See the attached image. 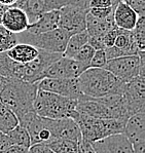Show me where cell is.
Returning a JSON list of instances; mask_svg holds the SVG:
<instances>
[{
  "label": "cell",
  "instance_id": "cell-38",
  "mask_svg": "<svg viewBox=\"0 0 145 153\" xmlns=\"http://www.w3.org/2000/svg\"><path fill=\"white\" fill-rule=\"evenodd\" d=\"M29 148H25L23 146L19 145H10L8 148H6L2 153H28Z\"/></svg>",
  "mask_w": 145,
  "mask_h": 153
},
{
  "label": "cell",
  "instance_id": "cell-1",
  "mask_svg": "<svg viewBox=\"0 0 145 153\" xmlns=\"http://www.w3.org/2000/svg\"><path fill=\"white\" fill-rule=\"evenodd\" d=\"M80 93L91 98L121 96L126 83L105 68H88L77 77Z\"/></svg>",
  "mask_w": 145,
  "mask_h": 153
},
{
  "label": "cell",
  "instance_id": "cell-7",
  "mask_svg": "<svg viewBox=\"0 0 145 153\" xmlns=\"http://www.w3.org/2000/svg\"><path fill=\"white\" fill-rule=\"evenodd\" d=\"M144 51H139L138 55L123 56L108 60L104 68L120 80L127 83L139 75L144 76Z\"/></svg>",
  "mask_w": 145,
  "mask_h": 153
},
{
  "label": "cell",
  "instance_id": "cell-41",
  "mask_svg": "<svg viewBox=\"0 0 145 153\" xmlns=\"http://www.w3.org/2000/svg\"><path fill=\"white\" fill-rule=\"evenodd\" d=\"M5 79H6V78H4L3 76H0V89H1L2 85H3L4 81H5Z\"/></svg>",
  "mask_w": 145,
  "mask_h": 153
},
{
  "label": "cell",
  "instance_id": "cell-20",
  "mask_svg": "<svg viewBox=\"0 0 145 153\" xmlns=\"http://www.w3.org/2000/svg\"><path fill=\"white\" fill-rule=\"evenodd\" d=\"M59 28V9L50 10L42 13L35 22L28 26L26 32L37 35Z\"/></svg>",
  "mask_w": 145,
  "mask_h": 153
},
{
  "label": "cell",
  "instance_id": "cell-10",
  "mask_svg": "<svg viewBox=\"0 0 145 153\" xmlns=\"http://www.w3.org/2000/svg\"><path fill=\"white\" fill-rule=\"evenodd\" d=\"M128 114L145 113V77L137 76L126 83L123 95Z\"/></svg>",
  "mask_w": 145,
  "mask_h": 153
},
{
  "label": "cell",
  "instance_id": "cell-16",
  "mask_svg": "<svg viewBox=\"0 0 145 153\" xmlns=\"http://www.w3.org/2000/svg\"><path fill=\"white\" fill-rule=\"evenodd\" d=\"M51 131L53 135V141L57 139H67L78 142L81 139V133L78 124L72 118H51Z\"/></svg>",
  "mask_w": 145,
  "mask_h": 153
},
{
  "label": "cell",
  "instance_id": "cell-3",
  "mask_svg": "<svg viewBox=\"0 0 145 153\" xmlns=\"http://www.w3.org/2000/svg\"><path fill=\"white\" fill-rule=\"evenodd\" d=\"M76 111L95 118H112L127 121L130 117L123 96L91 98L83 95L77 99Z\"/></svg>",
  "mask_w": 145,
  "mask_h": 153
},
{
  "label": "cell",
  "instance_id": "cell-25",
  "mask_svg": "<svg viewBox=\"0 0 145 153\" xmlns=\"http://www.w3.org/2000/svg\"><path fill=\"white\" fill-rule=\"evenodd\" d=\"M19 124V119L11 110L0 102V131L7 134Z\"/></svg>",
  "mask_w": 145,
  "mask_h": 153
},
{
  "label": "cell",
  "instance_id": "cell-11",
  "mask_svg": "<svg viewBox=\"0 0 145 153\" xmlns=\"http://www.w3.org/2000/svg\"><path fill=\"white\" fill-rule=\"evenodd\" d=\"M88 9L85 6L69 4L59 9V27L70 35L83 32L86 27V13Z\"/></svg>",
  "mask_w": 145,
  "mask_h": 153
},
{
  "label": "cell",
  "instance_id": "cell-21",
  "mask_svg": "<svg viewBox=\"0 0 145 153\" xmlns=\"http://www.w3.org/2000/svg\"><path fill=\"white\" fill-rule=\"evenodd\" d=\"M5 53L15 62L21 63V64H27L37 58L39 53V48H35L29 43L18 42L16 45L10 48Z\"/></svg>",
  "mask_w": 145,
  "mask_h": 153
},
{
  "label": "cell",
  "instance_id": "cell-35",
  "mask_svg": "<svg viewBox=\"0 0 145 153\" xmlns=\"http://www.w3.org/2000/svg\"><path fill=\"white\" fill-rule=\"evenodd\" d=\"M77 153H96L92 143L81 138L77 142Z\"/></svg>",
  "mask_w": 145,
  "mask_h": 153
},
{
  "label": "cell",
  "instance_id": "cell-31",
  "mask_svg": "<svg viewBox=\"0 0 145 153\" xmlns=\"http://www.w3.org/2000/svg\"><path fill=\"white\" fill-rule=\"evenodd\" d=\"M107 63L106 53L104 49H98L95 51V53L93 56L90 63V68H104Z\"/></svg>",
  "mask_w": 145,
  "mask_h": 153
},
{
  "label": "cell",
  "instance_id": "cell-33",
  "mask_svg": "<svg viewBox=\"0 0 145 153\" xmlns=\"http://www.w3.org/2000/svg\"><path fill=\"white\" fill-rule=\"evenodd\" d=\"M114 6L112 7H96V8H88V13L98 19H105L107 16L113 13Z\"/></svg>",
  "mask_w": 145,
  "mask_h": 153
},
{
  "label": "cell",
  "instance_id": "cell-23",
  "mask_svg": "<svg viewBox=\"0 0 145 153\" xmlns=\"http://www.w3.org/2000/svg\"><path fill=\"white\" fill-rule=\"evenodd\" d=\"M113 46L120 49L123 56H132L139 53L137 43L134 39L132 31L130 30H123L118 28Z\"/></svg>",
  "mask_w": 145,
  "mask_h": 153
},
{
  "label": "cell",
  "instance_id": "cell-9",
  "mask_svg": "<svg viewBox=\"0 0 145 153\" xmlns=\"http://www.w3.org/2000/svg\"><path fill=\"white\" fill-rule=\"evenodd\" d=\"M86 0H18L13 6L22 8L27 13L30 24L35 22L42 13L50 10L60 9L69 4H75L86 7Z\"/></svg>",
  "mask_w": 145,
  "mask_h": 153
},
{
  "label": "cell",
  "instance_id": "cell-29",
  "mask_svg": "<svg viewBox=\"0 0 145 153\" xmlns=\"http://www.w3.org/2000/svg\"><path fill=\"white\" fill-rule=\"evenodd\" d=\"M133 36L137 43L139 51H144L145 48V19L144 16H139L135 28L132 30Z\"/></svg>",
  "mask_w": 145,
  "mask_h": 153
},
{
  "label": "cell",
  "instance_id": "cell-12",
  "mask_svg": "<svg viewBox=\"0 0 145 153\" xmlns=\"http://www.w3.org/2000/svg\"><path fill=\"white\" fill-rule=\"evenodd\" d=\"M88 69L78 61L71 58L61 56L56 62L48 66L41 74L43 78H77L83 71ZM40 79V80H41Z\"/></svg>",
  "mask_w": 145,
  "mask_h": 153
},
{
  "label": "cell",
  "instance_id": "cell-17",
  "mask_svg": "<svg viewBox=\"0 0 145 153\" xmlns=\"http://www.w3.org/2000/svg\"><path fill=\"white\" fill-rule=\"evenodd\" d=\"M123 134L127 136L132 145L145 143V114H133L128 118L125 124Z\"/></svg>",
  "mask_w": 145,
  "mask_h": 153
},
{
  "label": "cell",
  "instance_id": "cell-2",
  "mask_svg": "<svg viewBox=\"0 0 145 153\" xmlns=\"http://www.w3.org/2000/svg\"><path fill=\"white\" fill-rule=\"evenodd\" d=\"M38 91L37 82L5 79L0 89V102L11 110L20 120L33 111V102Z\"/></svg>",
  "mask_w": 145,
  "mask_h": 153
},
{
  "label": "cell",
  "instance_id": "cell-14",
  "mask_svg": "<svg viewBox=\"0 0 145 153\" xmlns=\"http://www.w3.org/2000/svg\"><path fill=\"white\" fill-rule=\"evenodd\" d=\"M92 145L96 153H134L132 143L123 133L105 137Z\"/></svg>",
  "mask_w": 145,
  "mask_h": 153
},
{
  "label": "cell",
  "instance_id": "cell-28",
  "mask_svg": "<svg viewBox=\"0 0 145 153\" xmlns=\"http://www.w3.org/2000/svg\"><path fill=\"white\" fill-rule=\"evenodd\" d=\"M19 42L18 34L8 31L6 28L0 24V53L8 51L10 48Z\"/></svg>",
  "mask_w": 145,
  "mask_h": 153
},
{
  "label": "cell",
  "instance_id": "cell-24",
  "mask_svg": "<svg viewBox=\"0 0 145 153\" xmlns=\"http://www.w3.org/2000/svg\"><path fill=\"white\" fill-rule=\"evenodd\" d=\"M88 34L86 30L83 32L72 34L71 36L69 37L68 41H67L66 48H65L64 53H62V56H66V58L72 59L73 56L75 55L79 49L88 43Z\"/></svg>",
  "mask_w": 145,
  "mask_h": 153
},
{
  "label": "cell",
  "instance_id": "cell-6",
  "mask_svg": "<svg viewBox=\"0 0 145 153\" xmlns=\"http://www.w3.org/2000/svg\"><path fill=\"white\" fill-rule=\"evenodd\" d=\"M71 35L62 28H57L51 31L33 35L28 32H22L18 34L19 42L29 43L35 48L50 51V53H63L66 48V44Z\"/></svg>",
  "mask_w": 145,
  "mask_h": 153
},
{
  "label": "cell",
  "instance_id": "cell-15",
  "mask_svg": "<svg viewBox=\"0 0 145 153\" xmlns=\"http://www.w3.org/2000/svg\"><path fill=\"white\" fill-rule=\"evenodd\" d=\"M30 22L27 13L18 6H7L2 15L1 25L8 31L19 34L27 30Z\"/></svg>",
  "mask_w": 145,
  "mask_h": 153
},
{
  "label": "cell",
  "instance_id": "cell-13",
  "mask_svg": "<svg viewBox=\"0 0 145 153\" xmlns=\"http://www.w3.org/2000/svg\"><path fill=\"white\" fill-rule=\"evenodd\" d=\"M37 88L75 100L83 96L77 78H43L37 82Z\"/></svg>",
  "mask_w": 145,
  "mask_h": 153
},
{
  "label": "cell",
  "instance_id": "cell-5",
  "mask_svg": "<svg viewBox=\"0 0 145 153\" xmlns=\"http://www.w3.org/2000/svg\"><path fill=\"white\" fill-rule=\"evenodd\" d=\"M79 126L81 138L93 143L115 134L123 133L126 121L112 118H95L78 113L74 119Z\"/></svg>",
  "mask_w": 145,
  "mask_h": 153
},
{
  "label": "cell",
  "instance_id": "cell-34",
  "mask_svg": "<svg viewBox=\"0 0 145 153\" xmlns=\"http://www.w3.org/2000/svg\"><path fill=\"white\" fill-rule=\"evenodd\" d=\"M117 30H118L117 27L112 28V29H110L109 31H107L104 34V37H103V39H104L105 48L113 46L114 41H115V38H116V35H117Z\"/></svg>",
  "mask_w": 145,
  "mask_h": 153
},
{
  "label": "cell",
  "instance_id": "cell-39",
  "mask_svg": "<svg viewBox=\"0 0 145 153\" xmlns=\"http://www.w3.org/2000/svg\"><path fill=\"white\" fill-rule=\"evenodd\" d=\"M17 1L18 0H0V4L5 6V7H7V6L15 5V4L17 3Z\"/></svg>",
  "mask_w": 145,
  "mask_h": 153
},
{
  "label": "cell",
  "instance_id": "cell-30",
  "mask_svg": "<svg viewBox=\"0 0 145 153\" xmlns=\"http://www.w3.org/2000/svg\"><path fill=\"white\" fill-rule=\"evenodd\" d=\"M94 53H95L94 48H92L90 44L86 43V45H83V48L77 51L72 59L78 61L79 63H81V64L86 66L88 68H90V63H91V60H92L93 56H94Z\"/></svg>",
  "mask_w": 145,
  "mask_h": 153
},
{
  "label": "cell",
  "instance_id": "cell-4",
  "mask_svg": "<svg viewBox=\"0 0 145 153\" xmlns=\"http://www.w3.org/2000/svg\"><path fill=\"white\" fill-rule=\"evenodd\" d=\"M77 100L38 89L33 102V110L39 116L51 119H75Z\"/></svg>",
  "mask_w": 145,
  "mask_h": 153
},
{
  "label": "cell",
  "instance_id": "cell-40",
  "mask_svg": "<svg viewBox=\"0 0 145 153\" xmlns=\"http://www.w3.org/2000/svg\"><path fill=\"white\" fill-rule=\"evenodd\" d=\"M4 9H5V6L0 4V24H1V19H2V15H3V13H4Z\"/></svg>",
  "mask_w": 145,
  "mask_h": 153
},
{
  "label": "cell",
  "instance_id": "cell-26",
  "mask_svg": "<svg viewBox=\"0 0 145 153\" xmlns=\"http://www.w3.org/2000/svg\"><path fill=\"white\" fill-rule=\"evenodd\" d=\"M6 135H7V137L10 140L11 144L23 146L25 148H29L31 146L29 134H28L27 129L23 126H21V124H18L15 128L11 129Z\"/></svg>",
  "mask_w": 145,
  "mask_h": 153
},
{
  "label": "cell",
  "instance_id": "cell-19",
  "mask_svg": "<svg viewBox=\"0 0 145 153\" xmlns=\"http://www.w3.org/2000/svg\"><path fill=\"white\" fill-rule=\"evenodd\" d=\"M139 16L123 1H120L113 9V20L116 27L132 31L136 26Z\"/></svg>",
  "mask_w": 145,
  "mask_h": 153
},
{
  "label": "cell",
  "instance_id": "cell-22",
  "mask_svg": "<svg viewBox=\"0 0 145 153\" xmlns=\"http://www.w3.org/2000/svg\"><path fill=\"white\" fill-rule=\"evenodd\" d=\"M116 25L113 20V13L105 19H98L93 16L91 13H86V31L88 36H97L104 35L107 31L112 28H115Z\"/></svg>",
  "mask_w": 145,
  "mask_h": 153
},
{
  "label": "cell",
  "instance_id": "cell-32",
  "mask_svg": "<svg viewBox=\"0 0 145 153\" xmlns=\"http://www.w3.org/2000/svg\"><path fill=\"white\" fill-rule=\"evenodd\" d=\"M133 8L139 16H145V0H121Z\"/></svg>",
  "mask_w": 145,
  "mask_h": 153
},
{
  "label": "cell",
  "instance_id": "cell-8",
  "mask_svg": "<svg viewBox=\"0 0 145 153\" xmlns=\"http://www.w3.org/2000/svg\"><path fill=\"white\" fill-rule=\"evenodd\" d=\"M19 124L23 126L29 134L31 145L48 144L53 141L51 131V118L39 116L36 112L31 111L19 120Z\"/></svg>",
  "mask_w": 145,
  "mask_h": 153
},
{
  "label": "cell",
  "instance_id": "cell-18",
  "mask_svg": "<svg viewBox=\"0 0 145 153\" xmlns=\"http://www.w3.org/2000/svg\"><path fill=\"white\" fill-rule=\"evenodd\" d=\"M0 76H3L7 79L27 81L26 64H21L13 61L6 55L5 51L0 53Z\"/></svg>",
  "mask_w": 145,
  "mask_h": 153
},
{
  "label": "cell",
  "instance_id": "cell-27",
  "mask_svg": "<svg viewBox=\"0 0 145 153\" xmlns=\"http://www.w3.org/2000/svg\"><path fill=\"white\" fill-rule=\"evenodd\" d=\"M55 153H77V142L67 139H57L46 144Z\"/></svg>",
  "mask_w": 145,
  "mask_h": 153
},
{
  "label": "cell",
  "instance_id": "cell-36",
  "mask_svg": "<svg viewBox=\"0 0 145 153\" xmlns=\"http://www.w3.org/2000/svg\"><path fill=\"white\" fill-rule=\"evenodd\" d=\"M28 153H55L46 144H34L29 147Z\"/></svg>",
  "mask_w": 145,
  "mask_h": 153
},
{
  "label": "cell",
  "instance_id": "cell-37",
  "mask_svg": "<svg viewBox=\"0 0 145 153\" xmlns=\"http://www.w3.org/2000/svg\"><path fill=\"white\" fill-rule=\"evenodd\" d=\"M10 145H13V144H11L7 135L2 133V131H0V153L3 152L4 150H5L6 148H8Z\"/></svg>",
  "mask_w": 145,
  "mask_h": 153
}]
</instances>
